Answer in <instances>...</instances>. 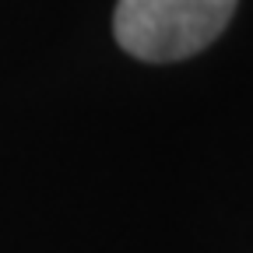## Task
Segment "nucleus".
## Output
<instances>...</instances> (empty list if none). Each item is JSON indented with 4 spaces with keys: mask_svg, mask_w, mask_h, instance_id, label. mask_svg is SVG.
I'll return each instance as SVG.
<instances>
[{
    "mask_svg": "<svg viewBox=\"0 0 253 253\" xmlns=\"http://www.w3.org/2000/svg\"><path fill=\"white\" fill-rule=\"evenodd\" d=\"M236 0H120L116 42L148 63H172L211 46L229 25Z\"/></svg>",
    "mask_w": 253,
    "mask_h": 253,
    "instance_id": "obj_1",
    "label": "nucleus"
}]
</instances>
